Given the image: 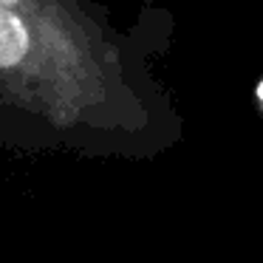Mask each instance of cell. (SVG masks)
<instances>
[{
    "instance_id": "obj_2",
    "label": "cell",
    "mask_w": 263,
    "mask_h": 263,
    "mask_svg": "<svg viewBox=\"0 0 263 263\" xmlns=\"http://www.w3.org/2000/svg\"><path fill=\"white\" fill-rule=\"evenodd\" d=\"M139 3H150V0H139Z\"/></svg>"
},
{
    "instance_id": "obj_1",
    "label": "cell",
    "mask_w": 263,
    "mask_h": 263,
    "mask_svg": "<svg viewBox=\"0 0 263 263\" xmlns=\"http://www.w3.org/2000/svg\"><path fill=\"white\" fill-rule=\"evenodd\" d=\"M161 105L136 40L93 0L0 6V150L142 156Z\"/></svg>"
}]
</instances>
